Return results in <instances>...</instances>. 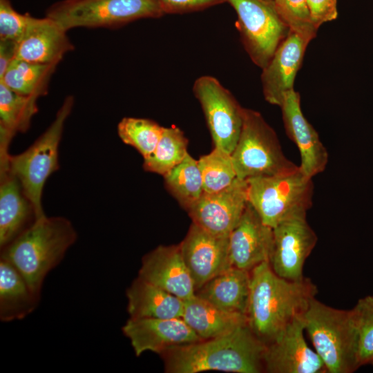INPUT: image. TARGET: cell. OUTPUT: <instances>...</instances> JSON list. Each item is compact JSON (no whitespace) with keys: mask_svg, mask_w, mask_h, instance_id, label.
Instances as JSON below:
<instances>
[{"mask_svg":"<svg viewBox=\"0 0 373 373\" xmlns=\"http://www.w3.org/2000/svg\"><path fill=\"white\" fill-rule=\"evenodd\" d=\"M182 318L202 340L223 335L247 323L245 314L223 310L195 294L184 301Z\"/></svg>","mask_w":373,"mask_h":373,"instance_id":"obj_25","label":"cell"},{"mask_svg":"<svg viewBox=\"0 0 373 373\" xmlns=\"http://www.w3.org/2000/svg\"><path fill=\"white\" fill-rule=\"evenodd\" d=\"M17 41L0 40V77L16 57Z\"/></svg>","mask_w":373,"mask_h":373,"instance_id":"obj_37","label":"cell"},{"mask_svg":"<svg viewBox=\"0 0 373 373\" xmlns=\"http://www.w3.org/2000/svg\"><path fill=\"white\" fill-rule=\"evenodd\" d=\"M317 239L306 216L292 218L276 226L273 228V246L269 260L273 271L289 280H303L305 260Z\"/></svg>","mask_w":373,"mask_h":373,"instance_id":"obj_11","label":"cell"},{"mask_svg":"<svg viewBox=\"0 0 373 373\" xmlns=\"http://www.w3.org/2000/svg\"><path fill=\"white\" fill-rule=\"evenodd\" d=\"M29 14H21L10 0H0V40L18 41L23 35Z\"/></svg>","mask_w":373,"mask_h":373,"instance_id":"obj_34","label":"cell"},{"mask_svg":"<svg viewBox=\"0 0 373 373\" xmlns=\"http://www.w3.org/2000/svg\"><path fill=\"white\" fill-rule=\"evenodd\" d=\"M311 21L318 28L338 17L337 0H307Z\"/></svg>","mask_w":373,"mask_h":373,"instance_id":"obj_35","label":"cell"},{"mask_svg":"<svg viewBox=\"0 0 373 373\" xmlns=\"http://www.w3.org/2000/svg\"><path fill=\"white\" fill-rule=\"evenodd\" d=\"M37 220L35 208L17 178L0 169V248L11 243Z\"/></svg>","mask_w":373,"mask_h":373,"instance_id":"obj_21","label":"cell"},{"mask_svg":"<svg viewBox=\"0 0 373 373\" xmlns=\"http://www.w3.org/2000/svg\"><path fill=\"white\" fill-rule=\"evenodd\" d=\"M371 365H372V366H373V362H372V363H371Z\"/></svg>","mask_w":373,"mask_h":373,"instance_id":"obj_38","label":"cell"},{"mask_svg":"<svg viewBox=\"0 0 373 373\" xmlns=\"http://www.w3.org/2000/svg\"><path fill=\"white\" fill-rule=\"evenodd\" d=\"M77 238V231L68 219L46 216L1 249V258L12 263L41 297L46 277L61 262Z\"/></svg>","mask_w":373,"mask_h":373,"instance_id":"obj_3","label":"cell"},{"mask_svg":"<svg viewBox=\"0 0 373 373\" xmlns=\"http://www.w3.org/2000/svg\"><path fill=\"white\" fill-rule=\"evenodd\" d=\"M315 352L327 373H352L361 366L354 313L336 309L314 298L303 316Z\"/></svg>","mask_w":373,"mask_h":373,"instance_id":"obj_4","label":"cell"},{"mask_svg":"<svg viewBox=\"0 0 373 373\" xmlns=\"http://www.w3.org/2000/svg\"><path fill=\"white\" fill-rule=\"evenodd\" d=\"M74 103V97L67 96L52 122L35 142L21 153L10 154L6 161L0 164V169H7L19 180L35 208L37 220L46 216L43 190L48 178L59 169V146Z\"/></svg>","mask_w":373,"mask_h":373,"instance_id":"obj_5","label":"cell"},{"mask_svg":"<svg viewBox=\"0 0 373 373\" xmlns=\"http://www.w3.org/2000/svg\"><path fill=\"white\" fill-rule=\"evenodd\" d=\"M179 245L195 291L232 267L229 236L212 234L192 222Z\"/></svg>","mask_w":373,"mask_h":373,"instance_id":"obj_14","label":"cell"},{"mask_svg":"<svg viewBox=\"0 0 373 373\" xmlns=\"http://www.w3.org/2000/svg\"><path fill=\"white\" fill-rule=\"evenodd\" d=\"M251 272L231 267L195 291V296L223 310L245 314Z\"/></svg>","mask_w":373,"mask_h":373,"instance_id":"obj_23","label":"cell"},{"mask_svg":"<svg viewBox=\"0 0 373 373\" xmlns=\"http://www.w3.org/2000/svg\"><path fill=\"white\" fill-rule=\"evenodd\" d=\"M164 14L184 13L202 10L226 2L225 0H155Z\"/></svg>","mask_w":373,"mask_h":373,"instance_id":"obj_36","label":"cell"},{"mask_svg":"<svg viewBox=\"0 0 373 373\" xmlns=\"http://www.w3.org/2000/svg\"><path fill=\"white\" fill-rule=\"evenodd\" d=\"M250 272L245 315L252 332L266 345L294 319L304 315L317 288L308 278L298 281L281 278L269 262L258 265Z\"/></svg>","mask_w":373,"mask_h":373,"instance_id":"obj_1","label":"cell"},{"mask_svg":"<svg viewBox=\"0 0 373 373\" xmlns=\"http://www.w3.org/2000/svg\"><path fill=\"white\" fill-rule=\"evenodd\" d=\"M248 203L247 180L237 178L232 184L215 193L204 192L188 211L192 222L220 236H229Z\"/></svg>","mask_w":373,"mask_h":373,"instance_id":"obj_12","label":"cell"},{"mask_svg":"<svg viewBox=\"0 0 373 373\" xmlns=\"http://www.w3.org/2000/svg\"><path fill=\"white\" fill-rule=\"evenodd\" d=\"M163 177L168 191L186 211L204 192L198 160L189 153Z\"/></svg>","mask_w":373,"mask_h":373,"instance_id":"obj_28","label":"cell"},{"mask_svg":"<svg viewBox=\"0 0 373 373\" xmlns=\"http://www.w3.org/2000/svg\"><path fill=\"white\" fill-rule=\"evenodd\" d=\"M56 64H39L15 59L0 77L11 90L24 95H44Z\"/></svg>","mask_w":373,"mask_h":373,"instance_id":"obj_27","label":"cell"},{"mask_svg":"<svg viewBox=\"0 0 373 373\" xmlns=\"http://www.w3.org/2000/svg\"><path fill=\"white\" fill-rule=\"evenodd\" d=\"M203 180L204 191L215 193L224 189L238 178L231 154L214 147L198 160Z\"/></svg>","mask_w":373,"mask_h":373,"instance_id":"obj_31","label":"cell"},{"mask_svg":"<svg viewBox=\"0 0 373 373\" xmlns=\"http://www.w3.org/2000/svg\"><path fill=\"white\" fill-rule=\"evenodd\" d=\"M274 7L289 31L313 39L317 30L311 21L307 0H273Z\"/></svg>","mask_w":373,"mask_h":373,"instance_id":"obj_33","label":"cell"},{"mask_svg":"<svg viewBox=\"0 0 373 373\" xmlns=\"http://www.w3.org/2000/svg\"><path fill=\"white\" fill-rule=\"evenodd\" d=\"M286 133L296 144L300 154L301 171L312 178L323 172L328 162V153L312 125L305 117L300 107V94L287 92L280 105Z\"/></svg>","mask_w":373,"mask_h":373,"instance_id":"obj_17","label":"cell"},{"mask_svg":"<svg viewBox=\"0 0 373 373\" xmlns=\"http://www.w3.org/2000/svg\"><path fill=\"white\" fill-rule=\"evenodd\" d=\"M136 356L146 351L161 354L174 346L201 341L182 318H131L122 328Z\"/></svg>","mask_w":373,"mask_h":373,"instance_id":"obj_15","label":"cell"},{"mask_svg":"<svg viewBox=\"0 0 373 373\" xmlns=\"http://www.w3.org/2000/svg\"><path fill=\"white\" fill-rule=\"evenodd\" d=\"M193 93L204 113L214 147L231 154L240 135L244 108L211 75L198 77L193 84Z\"/></svg>","mask_w":373,"mask_h":373,"instance_id":"obj_10","label":"cell"},{"mask_svg":"<svg viewBox=\"0 0 373 373\" xmlns=\"http://www.w3.org/2000/svg\"><path fill=\"white\" fill-rule=\"evenodd\" d=\"M269 1H273V0H269Z\"/></svg>","mask_w":373,"mask_h":373,"instance_id":"obj_39","label":"cell"},{"mask_svg":"<svg viewBox=\"0 0 373 373\" xmlns=\"http://www.w3.org/2000/svg\"><path fill=\"white\" fill-rule=\"evenodd\" d=\"M237 15L236 26L252 61L262 69L273 57L289 29L278 14L273 1L225 0Z\"/></svg>","mask_w":373,"mask_h":373,"instance_id":"obj_9","label":"cell"},{"mask_svg":"<svg viewBox=\"0 0 373 373\" xmlns=\"http://www.w3.org/2000/svg\"><path fill=\"white\" fill-rule=\"evenodd\" d=\"M137 277L184 301L195 296L193 281L184 261L180 245H160L142 259Z\"/></svg>","mask_w":373,"mask_h":373,"instance_id":"obj_18","label":"cell"},{"mask_svg":"<svg viewBox=\"0 0 373 373\" xmlns=\"http://www.w3.org/2000/svg\"><path fill=\"white\" fill-rule=\"evenodd\" d=\"M265 349L247 323L215 338L174 346L160 356L167 373H260Z\"/></svg>","mask_w":373,"mask_h":373,"instance_id":"obj_2","label":"cell"},{"mask_svg":"<svg viewBox=\"0 0 373 373\" xmlns=\"http://www.w3.org/2000/svg\"><path fill=\"white\" fill-rule=\"evenodd\" d=\"M304 331L303 316L296 318L266 345L265 372L327 373L320 356L307 345Z\"/></svg>","mask_w":373,"mask_h":373,"instance_id":"obj_13","label":"cell"},{"mask_svg":"<svg viewBox=\"0 0 373 373\" xmlns=\"http://www.w3.org/2000/svg\"><path fill=\"white\" fill-rule=\"evenodd\" d=\"M231 157L238 178L243 180L287 173L299 167L284 155L276 133L262 115L245 108Z\"/></svg>","mask_w":373,"mask_h":373,"instance_id":"obj_7","label":"cell"},{"mask_svg":"<svg viewBox=\"0 0 373 373\" xmlns=\"http://www.w3.org/2000/svg\"><path fill=\"white\" fill-rule=\"evenodd\" d=\"M312 179L299 167L287 173L248 179V202L263 223L273 229L290 218L306 216L312 205Z\"/></svg>","mask_w":373,"mask_h":373,"instance_id":"obj_6","label":"cell"},{"mask_svg":"<svg viewBox=\"0 0 373 373\" xmlns=\"http://www.w3.org/2000/svg\"><path fill=\"white\" fill-rule=\"evenodd\" d=\"M310 41L309 38L289 31L262 69V92L268 103L280 106L285 95L294 89L295 77Z\"/></svg>","mask_w":373,"mask_h":373,"instance_id":"obj_19","label":"cell"},{"mask_svg":"<svg viewBox=\"0 0 373 373\" xmlns=\"http://www.w3.org/2000/svg\"><path fill=\"white\" fill-rule=\"evenodd\" d=\"M74 46L55 21L29 15L26 30L17 42L15 59L39 64H56Z\"/></svg>","mask_w":373,"mask_h":373,"instance_id":"obj_20","label":"cell"},{"mask_svg":"<svg viewBox=\"0 0 373 373\" xmlns=\"http://www.w3.org/2000/svg\"><path fill=\"white\" fill-rule=\"evenodd\" d=\"M358 334L360 366L373 362V295L358 299L352 308Z\"/></svg>","mask_w":373,"mask_h":373,"instance_id":"obj_32","label":"cell"},{"mask_svg":"<svg viewBox=\"0 0 373 373\" xmlns=\"http://www.w3.org/2000/svg\"><path fill=\"white\" fill-rule=\"evenodd\" d=\"M126 296L129 318L182 317L183 300L139 277L126 289Z\"/></svg>","mask_w":373,"mask_h":373,"instance_id":"obj_22","label":"cell"},{"mask_svg":"<svg viewBox=\"0 0 373 373\" xmlns=\"http://www.w3.org/2000/svg\"><path fill=\"white\" fill-rule=\"evenodd\" d=\"M273 246V229L266 225L248 202L236 226L229 236L232 267L251 271L269 262Z\"/></svg>","mask_w":373,"mask_h":373,"instance_id":"obj_16","label":"cell"},{"mask_svg":"<svg viewBox=\"0 0 373 373\" xmlns=\"http://www.w3.org/2000/svg\"><path fill=\"white\" fill-rule=\"evenodd\" d=\"M163 128L149 119L126 117L119 122L117 133L124 144L135 149L146 159L157 146Z\"/></svg>","mask_w":373,"mask_h":373,"instance_id":"obj_30","label":"cell"},{"mask_svg":"<svg viewBox=\"0 0 373 373\" xmlns=\"http://www.w3.org/2000/svg\"><path fill=\"white\" fill-rule=\"evenodd\" d=\"M40 298L17 269L7 260L0 258L1 321L24 318L36 309Z\"/></svg>","mask_w":373,"mask_h":373,"instance_id":"obj_24","label":"cell"},{"mask_svg":"<svg viewBox=\"0 0 373 373\" xmlns=\"http://www.w3.org/2000/svg\"><path fill=\"white\" fill-rule=\"evenodd\" d=\"M187 144L186 137L178 127H164L155 149L144 159L143 169L164 176L187 155Z\"/></svg>","mask_w":373,"mask_h":373,"instance_id":"obj_29","label":"cell"},{"mask_svg":"<svg viewBox=\"0 0 373 373\" xmlns=\"http://www.w3.org/2000/svg\"><path fill=\"white\" fill-rule=\"evenodd\" d=\"M39 97L17 93L0 82V162L10 154L9 146L16 133L30 127Z\"/></svg>","mask_w":373,"mask_h":373,"instance_id":"obj_26","label":"cell"},{"mask_svg":"<svg viewBox=\"0 0 373 373\" xmlns=\"http://www.w3.org/2000/svg\"><path fill=\"white\" fill-rule=\"evenodd\" d=\"M163 15L155 0H63L48 8L46 16L67 32L75 28H119Z\"/></svg>","mask_w":373,"mask_h":373,"instance_id":"obj_8","label":"cell"}]
</instances>
